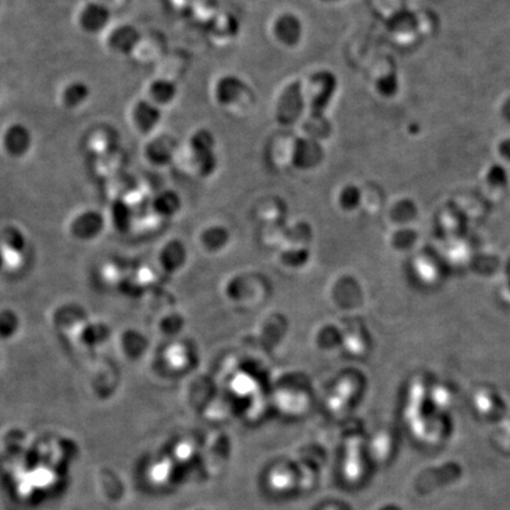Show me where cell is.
<instances>
[{
    "label": "cell",
    "mask_w": 510,
    "mask_h": 510,
    "mask_svg": "<svg viewBox=\"0 0 510 510\" xmlns=\"http://www.w3.org/2000/svg\"><path fill=\"white\" fill-rule=\"evenodd\" d=\"M214 135L206 129H200L192 135L189 141V148L193 155V159L196 162L197 168L203 174H209L214 170L216 166V155H215Z\"/></svg>",
    "instance_id": "1"
},
{
    "label": "cell",
    "mask_w": 510,
    "mask_h": 510,
    "mask_svg": "<svg viewBox=\"0 0 510 510\" xmlns=\"http://www.w3.org/2000/svg\"><path fill=\"white\" fill-rule=\"evenodd\" d=\"M272 34L283 47H296L304 36V25L301 18L294 13L283 12L275 18Z\"/></svg>",
    "instance_id": "2"
},
{
    "label": "cell",
    "mask_w": 510,
    "mask_h": 510,
    "mask_svg": "<svg viewBox=\"0 0 510 510\" xmlns=\"http://www.w3.org/2000/svg\"><path fill=\"white\" fill-rule=\"evenodd\" d=\"M34 144L30 129L23 123H13L5 130L3 146L13 159H22L29 154Z\"/></svg>",
    "instance_id": "3"
},
{
    "label": "cell",
    "mask_w": 510,
    "mask_h": 510,
    "mask_svg": "<svg viewBox=\"0 0 510 510\" xmlns=\"http://www.w3.org/2000/svg\"><path fill=\"white\" fill-rule=\"evenodd\" d=\"M304 110V97L301 92V86L299 83H294L288 86L286 90L281 94L279 99L278 120L281 122L280 125H294L301 112Z\"/></svg>",
    "instance_id": "4"
},
{
    "label": "cell",
    "mask_w": 510,
    "mask_h": 510,
    "mask_svg": "<svg viewBox=\"0 0 510 510\" xmlns=\"http://www.w3.org/2000/svg\"><path fill=\"white\" fill-rule=\"evenodd\" d=\"M112 22V12L107 6L101 3H88L81 10L78 23L81 30L89 35H97L107 29Z\"/></svg>",
    "instance_id": "5"
},
{
    "label": "cell",
    "mask_w": 510,
    "mask_h": 510,
    "mask_svg": "<svg viewBox=\"0 0 510 510\" xmlns=\"http://www.w3.org/2000/svg\"><path fill=\"white\" fill-rule=\"evenodd\" d=\"M141 42V34L133 25L123 24L117 26L107 38V44L112 51L128 56L135 51Z\"/></svg>",
    "instance_id": "6"
},
{
    "label": "cell",
    "mask_w": 510,
    "mask_h": 510,
    "mask_svg": "<svg viewBox=\"0 0 510 510\" xmlns=\"http://www.w3.org/2000/svg\"><path fill=\"white\" fill-rule=\"evenodd\" d=\"M133 120L141 133H151L162 120L161 107L151 99H141L133 107Z\"/></svg>",
    "instance_id": "7"
},
{
    "label": "cell",
    "mask_w": 510,
    "mask_h": 510,
    "mask_svg": "<svg viewBox=\"0 0 510 510\" xmlns=\"http://www.w3.org/2000/svg\"><path fill=\"white\" fill-rule=\"evenodd\" d=\"M246 91V84L241 78L234 75H226L216 81L214 88V96L216 102L222 107L234 105L236 101L240 99L241 94Z\"/></svg>",
    "instance_id": "8"
},
{
    "label": "cell",
    "mask_w": 510,
    "mask_h": 510,
    "mask_svg": "<svg viewBox=\"0 0 510 510\" xmlns=\"http://www.w3.org/2000/svg\"><path fill=\"white\" fill-rule=\"evenodd\" d=\"M175 155V142L169 138L159 136L146 146V157L155 166L163 167L172 162Z\"/></svg>",
    "instance_id": "9"
},
{
    "label": "cell",
    "mask_w": 510,
    "mask_h": 510,
    "mask_svg": "<svg viewBox=\"0 0 510 510\" xmlns=\"http://www.w3.org/2000/svg\"><path fill=\"white\" fill-rule=\"evenodd\" d=\"M103 216L96 210H86L73 220L71 229L75 235L81 239H91L99 234L103 228Z\"/></svg>",
    "instance_id": "10"
},
{
    "label": "cell",
    "mask_w": 510,
    "mask_h": 510,
    "mask_svg": "<svg viewBox=\"0 0 510 510\" xmlns=\"http://www.w3.org/2000/svg\"><path fill=\"white\" fill-rule=\"evenodd\" d=\"M90 86L86 81H73L64 86L60 99L66 109L75 110L84 105L90 99Z\"/></svg>",
    "instance_id": "11"
},
{
    "label": "cell",
    "mask_w": 510,
    "mask_h": 510,
    "mask_svg": "<svg viewBox=\"0 0 510 510\" xmlns=\"http://www.w3.org/2000/svg\"><path fill=\"white\" fill-rule=\"evenodd\" d=\"M148 92L151 102L163 107L175 101L179 94V88L176 83L168 78H157L151 81Z\"/></svg>",
    "instance_id": "12"
},
{
    "label": "cell",
    "mask_w": 510,
    "mask_h": 510,
    "mask_svg": "<svg viewBox=\"0 0 510 510\" xmlns=\"http://www.w3.org/2000/svg\"><path fill=\"white\" fill-rule=\"evenodd\" d=\"M322 148L314 140L301 138L296 143L293 161L301 166H314V163L322 161Z\"/></svg>",
    "instance_id": "13"
},
{
    "label": "cell",
    "mask_w": 510,
    "mask_h": 510,
    "mask_svg": "<svg viewBox=\"0 0 510 510\" xmlns=\"http://www.w3.org/2000/svg\"><path fill=\"white\" fill-rule=\"evenodd\" d=\"M374 89L383 99H392L399 91L398 76L394 73L382 75L374 81Z\"/></svg>",
    "instance_id": "14"
},
{
    "label": "cell",
    "mask_w": 510,
    "mask_h": 510,
    "mask_svg": "<svg viewBox=\"0 0 510 510\" xmlns=\"http://www.w3.org/2000/svg\"><path fill=\"white\" fill-rule=\"evenodd\" d=\"M154 207L159 214L172 215L179 209L180 199L172 190H167L155 199Z\"/></svg>",
    "instance_id": "15"
},
{
    "label": "cell",
    "mask_w": 510,
    "mask_h": 510,
    "mask_svg": "<svg viewBox=\"0 0 510 510\" xmlns=\"http://www.w3.org/2000/svg\"><path fill=\"white\" fill-rule=\"evenodd\" d=\"M19 322L12 311H0V338H11L18 330Z\"/></svg>",
    "instance_id": "16"
},
{
    "label": "cell",
    "mask_w": 510,
    "mask_h": 510,
    "mask_svg": "<svg viewBox=\"0 0 510 510\" xmlns=\"http://www.w3.org/2000/svg\"><path fill=\"white\" fill-rule=\"evenodd\" d=\"M292 480L293 477L290 472H285V470H275L270 475V483L272 488L275 490H288L293 485Z\"/></svg>",
    "instance_id": "17"
},
{
    "label": "cell",
    "mask_w": 510,
    "mask_h": 510,
    "mask_svg": "<svg viewBox=\"0 0 510 510\" xmlns=\"http://www.w3.org/2000/svg\"><path fill=\"white\" fill-rule=\"evenodd\" d=\"M488 180L498 185L505 183L507 181V172L505 167H502L500 164H494L489 168Z\"/></svg>",
    "instance_id": "18"
},
{
    "label": "cell",
    "mask_w": 510,
    "mask_h": 510,
    "mask_svg": "<svg viewBox=\"0 0 510 510\" xmlns=\"http://www.w3.org/2000/svg\"><path fill=\"white\" fill-rule=\"evenodd\" d=\"M498 153L502 159L510 162V138H503L498 142Z\"/></svg>",
    "instance_id": "19"
},
{
    "label": "cell",
    "mask_w": 510,
    "mask_h": 510,
    "mask_svg": "<svg viewBox=\"0 0 510 510\" xmlns=\"http://www.w3.org/2000/svg\"><path fill=\"white\" fill-rule=\"evenodd\" d=\"M501 114L503 118L510 123V96L503 102L501 107Z\"/></svg>",
    "instance_id": "20"
},
{
    "label": "cell",
    "mask_w": 510,
    "mask_h": 510,
    "mask_svg": "<svg viewBox=\"0 0 510 510\" xmlns=\"http://www.w3.org/2000/svg\"><path fill=\"white\" fill-rule=\"evenodd\" d=\"M322 3H326V4H333V3H339L342 0H320Z\"/></svg>",
    "instance_id": "21"
},
{
    "label": "cell",
    "mask_w": 510,
    "mask_h": 510,
    "mask_svg": "<svg viewBox=\"0 0 510 510\" xmlns=\"http://www.w3.org/2000/svg\"><path fill=\"white\" fill-rule=\"evenodd\" d=\"M1 264H3V257H1V254H0V267H1Z\"/></svg>",
    "instance_id": "22"
},
{
    "label": "cell",
    "mask_w": 510,
    "mask_h": 510,
    "mask_svg": "<svg viewBox=\"0 0 510 510\" xmlns=\"http://www.w3.org/2000/svg\"><path fill=\"white\" fill-rule=\"evenodd\" d=\"M329 510H335V509H329Z\"/></svg>",
    "instance_id": "23"
}]
</instances>
